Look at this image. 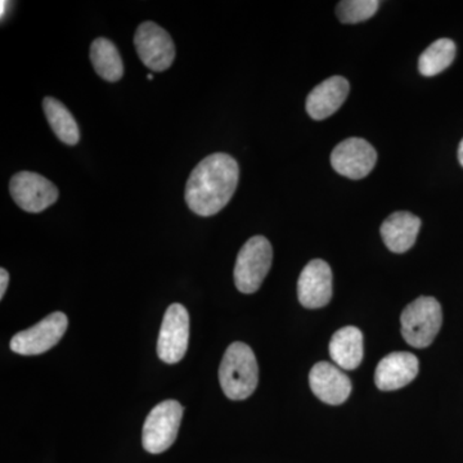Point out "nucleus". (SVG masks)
<instances>
[{
	"label": "nucleus",
	"instance_id": "nucleus-12",
	"mask_svg": "<svg viewBox=\"0 0 463 463\" xmlns=\"http://www.w3.org/2000/svg\"><path fill=\"white\" fill-rule=\"evenodd\" d=\"M419 371V359L412 353H392L383 356L377 364L374 383L383 392H392L412 383Z\"/></svg>",
	"mask_w": 463,
	"mask_h": 463
},
{
	"label": "nucleus",
	"instance_id": "nucleus-6",
	"mask_svg": "<svg viewBox=\"0 0 463 463\" xmlns=\"http://www.w3.org/2000/svg\"><path fill=\"white\" fill-rule=\"evenodd\" d=\"M190 340V315L182 304L167 307L157 340V354L167 364L181 362Z\"/></svg>",
	"mask_w": 463,
	"mask_h": 463
},
{
	"label": "nucleus",
	"instance_id": "nucleus-5",
	"mask_svg": "<svg viewBox=\"0 0 463 463\" xmlns=\"http://www.w3.org/2000/svg\"><path fill=\"white\" fill-rule=\"evenodd\" d=\"M183 417L179 402L165 401L149 412L143 425L142 444L152 455L165 452L178 437Z\"/></svg>",
	"mask_w": 463,
	"mask_h": 463
},
{
	"label": "nucleus",
	"instance_id": "nucleus-14",
	"mask_svg": "<svg viewBox=\"0 0 463 463\" xmlns=\"http://www.w3.org/2000/svg\"><path fill=\"white\" fill-rule=\"evenodd\" d=\"M349 90V81L343 76H331L326 79L307 96V114L315 120L330 118L345 102Z\"/></svg>",
	"mask_w": 463,
	"mask_h": 463
},
{
	"label": "nucleus",
	"instance_id": "nucleus-2",
	"mask_svg": "<svg viewBox=\"0 0 463 463\" xmlns=\"http://www.w3.org/2000/svg\"><path fill=\"white\" fill-rule=\"evenodd\" d=\"M259 368L251 347L233 343L225 350L219 368V381L231 401H245L258 386Z\"/></svg>",
	"mask_w": 463,
	"mask_h": 463
},
{
	"label": "nucleus",
	"instance_id": "nucleus-10",
	"mask_svg": "<svg viewBox=\"0 0 463 463\" xmlns=\"http://www.w3.org/2000/svg\"><path fill=\"white\" fill-rule=\"evenodd\" d=\"M377 163V152L371 143L362 138H347L331 154L332 167L349 179H364Z\"/></svg>",
	"mask_w": 463,
	"mask_h": 463
},
{
	"label": "nucleus",
	"instance_id": "nucleus-7",
	"mask_svg": "<svg viewBox=\"0 0 463 463\" xmlns=\"http://www.w3.org/2000/svg\"><path fill=\"white\" fill-rule=\"evenodd\" d=\"M69 319L62 312L52 313L41 322L11 340L12 352L21 355H39L56 346L67 331Z\"/></svg>",
	"mask_w": 463,
	"mask_h": 463
},
{
	"label": "nucleus",
	"instance_id": "nucleus-15",
	"mask_svg": "<svg viewBox=\"0 0 463 463\" xmlns=\"http://www.w3.org/2000/svg\"><path fill=\"white\" fill-rule=\"evenodd\" d=\"M421 219L412 213L397 212L381 225V237L390 251L403 254L408 251L419 236Z\"/></svg>",
	"mask_w": 463,
	"mask_h": 463
},
{
	"label": "nucleus",
	"instance_id": "nucleus-9",
	"mask_svg": "<svg viewBox=\"0 0 463 463\" xmlns=\"http://www.w3.org/2000/svg\"><path fill=\"white\" fill-rule=\"evenodd\" d=\"M12 199L26 213L44 212L58 200V188L41 174L20 172L9 182Z\"/></svg>",
	"mask_w": 463,
	"mask_h": 463
},
{
	"label": "nucleus",
	"instance_id": "nucleus-13",
	"mask_svg": "<svg viewBox=\"0 0 463 463\" xmlns=\"http://www.w3.org/2000/svg\"><path fill=\"white\" fill-rule=\"evenodd\" d=\"M310 389L323 403L343 404L352 392V381L336 365L319 362L309 373Z\"/></svg>",
	"mask_w": 463,
	"mask_h": 463
},
{
	"label": "nucleus",
	"instance_id": "nucleus-16",
	"mask_svg": "<svg viewBox=\"0 0 463 463\" xmlns=\"http://www.w3.org/2000/svg\"><path fill=\"white\" fill-rule=\"evenodd\" d=\"M330 355L337 367L352 371L364 361V335L353 326L335 332L330 341Z\"/></svg>",
	"mask_w": 463,
	"mask_h": 463
},
{
	"label": "nucleus",
	"instance_id": "nucleus-17",
	"mask_svg": "<svg viewBox=\"0 0 463 463\" xmlns=\"http://www.w3.org/2000/svg\"><path fill=\"white\" fill-rule=\"evenodd\" d=\"M90 61L97 74L109 83L120 80L124 75L123 60L114 43L106 38L96 39L90 45Z\"/></svg>",
	"mask_w": 463,
	"mask_h": 463
},
{
	"label": "nucleus",
	"instance_id": "nucleus-21",
	"mask_svg": "<svg viewBox=\"0 0 463 463\" xmlns=\"http://www.w3.org/2000/svg\"><path fill=\"white\" fill-rule=\"evenodd\" d=\"M9 283V274L5 268L0 269V298H5V291H7Z\"/></svg>",
	"mask_w": 463,
	"mask_h": 463
},
{
	"label": "nucleus",
	"instance_id": "nucleus-3",
	"mask_svg": "<svg viewBox=\"0 0 463 463\" xmlns=\"http://www.w3.org/2000/svg\"><path fill=\"white\" fill-rule=\"evenodd\" d=\"M402 335L408 345H431L443 323L441 307L435 298L421 297L404 307L401 316Z\"/></svg>",
	"mask_w": 463,
	"mask_h": 463
},
{
	"label": "nucleus",
	"instance_id": "nucleus-1",
	"mask_svg": "<svg viewBox=\"0 0 463 463\" xmlns=\"http://www.w3.org/2000/svg\"><path fill=\"white\" fill-rule=\"evenodd\" d=\"M239 178L240 166L233 157L227 154L210 155L192 170L185 185V203L194 214H218L233 197Z\"/></svg>",
	"mask_w": 463,
	"mask_h": 463
},
{
	"label": "nucleus",
	"instance_id": "nucleus-11",
	"mask_svg": "<svg viewBox=\"0 0 463 463\" xmlns=\"http://www.w3.org/2000/svg\"><path fill=\"white\" fill-rule=\"evenodd\" d=\"M298 297L301 306L318 309L330 303L332 298V270L321 259L310 261L298 281Z\"/></svg>",
	"mask_w": 463,
	"mask_h": 463
},
{
	"label": "nucleus",
	"instance_id": "nucleus-19",
	"mask_svg": "<svg viewBox=\"0 0 463 463\" xmlns=\"http://www.w3.org/2000/svg\"><path fill=\"white\" fill-rule=\"evenodd\" d=\"M456 57V44L450 39L443 38L432 43L419 60L421 75L435 76L452 65Z\"/></svg>",
	"mask_w": 463,
	"mask_h": 463
},
{
	"label": "nucleus",
	"instance_id": "nucleus-8",
	"mask_svg": "<svg viewBox=\"0 0 463 463\" xmlns=\"http://www.w3.org/2000/svg\"><path fill=\"white\" fill-rule=\"evenodd\" d=\"M137 53L152 71H165L175 60V44L172 36L155 23H143L134 36Z\"/></svg>",
	"mask_w": 463,
	"mask_h": 463
},
{
	"label": "nucleus",
	"instance_id": "nucleus-4",
	"mask_svg": "<svg viewBox=\"0 0 463 463\" xmlns=\"http://www.w3.org/2000/svg\"><path fill=\"white\" fill-rule=\"evenodd\" d=\"M273 261V249L263 236L250 239L237 257L234 267V283L242 294H254L260 288L269 273Z\"/></svg>",
	"mask_w": 463,
	"mask_h": 463
},
{
	"label": "nucleus",
	"instance_id": "nucleus-23",
	"mask_svg": "<svg viewBox=\"0 0 463 463\" xmlns=\"http://www.w3.org/2000/svg\"><path fill=\"white\" fill-rule=\"evenodd\" d=\"M458 160H459V164H461V165L463 166V139H462L461 143H459Z\"/></svg>",
	"mask_w": 463,
	"mask_h": 463
},
{
	"label": "nucleus",
	"instance_id": "nucleus-24",
	"mask_svg": "<svg viewBox=\"0 0 463 463\" xmlns=\"http://www.w3.org/2000/svg\"><path fill=\"white\" fill-rule=\"evenodd\" d=\"M147 79H148V80H154V76H152L151 74H149V75L147 76Z\"/></svg>",
	"mask_w": 463,
	"mask_h": 463
},
{
	"label": "nucleus",
	"instance_id": "nucleus-18",
	"mask_svg": "<svg viewBox=\"0 0 463 463\" xmlns=\"http://www.w3.org/2000/svg\"><path fill=\"white\" fill-rule=\"evenodd\" d=\"M43 109L57 138L65 145L75 146L80 141L78 123L63 103L52 97L43 100Z\"/></svg>",
	"mask_w": 463,
	"mask_h": 463
},
{
	"label": "nucleus",
	"instance_id": "nucleus-22",
	"mask_svg": "<svg viewBox=\"0 0 463 463\" xmlns=\"http://www.w3.org/2000/svg\"><path fill=\"white\" fill-rule=\"evenodd\" d=\"M0 8H2V12H0V16H2V20H5V14H7L8 8L11 7L12 3L11 2H5L3 0L2 3H0Z\"/></svg>",
	"mask_w": 463,
	"mask_h": 463
},
{
	"label": "nucleus",
	"instance_id": "nucleus-20",
	"mask_svg": "<svg viewBox=\"0 0 463 463\" xmlns=\"http://www.w3.org/2000/svg\"><path fill=\"white\" fill-rule=\"evenodd\" d=\"M379 7L377 0H343L337 5L336 14L343 24H359L370 20Z\"/></svg>",
	"mask_w": 463,
	"mask_h": 463
}]
</instances>
